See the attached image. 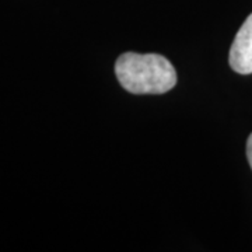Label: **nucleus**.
I'll list each match as a JSON object with an SVG mask.
<instances>
[{"mask_svg": "<svg viewBox=\"0 0 252 252\" xmlns=\"http://www.w3.org/2000/svg\"><path fill=\"white\" fill-rule=\"evenodd\" d=\"M247 157H248V162L252 168V133L248 137V142H247Z\"/></svg>", "mask_w": 252, "mask_h": 252, "instance_id": "obj_3", "label": "nucleus"}, {"mask_svg": "<svg viewBox=\"0 0 252 252\" xmlns=\"http://www.w3.org/2000/svg\"><path fill=\"white\" fill-rule=\"evenodd\" d=\"M228 62L234 72L240 74L252 73V14L248 16L235 35Z\"/></svg>", "mask_w": 252, "mask_h": 252, "instance_id": "obj_2", "label": "nucleus"}, {"mask_svg": "<svg viewBox=\"0 0 252 252\" xmlns=\"http://www.w3.org/2000/svg\"><path fill=\"white\" fill-rule=\"evenodd\" d=\"M115 73L121 86L132 94H164L177 84L174 66L157 54L121 55L115 63Z\"/></svg>", "mask_w": 252, "mask_h": 252, "instance_id": "obj_1", "label": "nucleus"}]
</instances>
